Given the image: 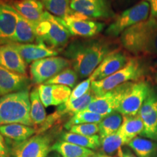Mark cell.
I'll return each mask as SVG.
<instances>
[{"label":"cell","instance_id":"6da1fadb","mask_svg":"<svg viewBox=\"0 0 157 157\" xmlns=\"http://www.w3.org/2000/svg\"><path fill=\"white\" fill-rule=\"evenodd\" d=\"M91 38L71 41L63 52V56L69 60L81 78L90 77L103 59L116 50L114 44L109 41Z\"/></svg>","mask_w":157,"mask_h":157},{"label":"cell","instance_id":"7a4b0ae2","mask_svg":"<svg viewBox=\"0 0 157 157\" xmlns=\"http://www.w3.org/2000/svg\"><path fill=\"white\" fill-rule=\"evenodd\" d=\"M123 48L137 57H151L157 55V20L149 16L127 29L120 35Z\"/></svg>","mask_w":157,"mask_h":157},{"label":"cell","instance_id":"3957f363","mask_svg":"<svg viewBox=\"0 0 157 157\" xmlns=\"http://www.w3.org/2000/svg\"><path fill=\"white\" fill-rule=\"evenodd\" d=\"M9 124L34 126L31 118L29 87L0 97V126Z\"/></svg>","mask_w":157,"mask_h":157},{"label":"cell","instance_id":"277c9868","mask_svg":"<svg viewBox=\"0 0 157 157\" xmlns=\"http://www.w3.org/2000/svg\"><path fill=\"white\" fill-rule=\"evenodd\" d=\"M145 63L137 58H130L124 67L101 81H93L91 90L95 97L101 96L121 84L129 81H137L143 78L146 73Z\"/></svg>","mask_w":157,"mask_h":157},{"label":"cell","instance_id":"5b68a950","mask_svg":"<svg viewBox=\"0 0 157 157\" xmlns=\"http://www.w3.org/2000/svg\"><path fill=\"white\" fill-rule=\"evenodd\" d=\"M36 43H43L49 48L58 50L67 44L71 34L63 23L61 18L45 11L42 20L35 26Z\"/></svg>","mask_w":157,"mask_h":157},{"label":"cell","instance_id":"8992f818","mask_svg":"<svg viewBox=\"0 0 157 157\" xmlns=\"http://www.w3.org/2000/svg\"><path fill=\"white\" fill-rule=\"evenodd\" d=\"M150 5L146 0H142L117 15L105 30L109 36H118L124 31L149 17Z\"/></svg>","mask_w":157,"mask_h":157},{"label":"cell","instance_id":"52a82bcc","mask_svg":"<svg viewBox=\"0 0 157 157\" xmlns=\"http://www.w3.org/2000/svg\"><path fill=\"white\" fill-rule=\"evenodd\" d=\"M70 66V61L64 57L52 56L40 59L31 63V80L33 83L40 85Z\"/></svg>","mask_w":157,"mask_h":157},{"label":"cell","instance_id":"ba28073f","mask_svg":"<svg viewBox=\"0 0 157 157\" xmlns=\"http://www.w3.org/2000/svg\"><path fill=\"white\" fill-rule=\"evenodd\" d=\"M151 90L150 84L146 81L130 82L117 111L123 116L137 115Z\"/></svg>","mask_w":157,"mask_h":157},{"label":"cell","instance_id":"9c48e42d","mask_svg":"<svg viewBox=\"0 0 157 157\" xmlns=\"http://www.w3.org/2000/svg\"><path fill=\"white\" fill-rule=\"evenodd\" d=\"M70 7L90 19H108L115 16L109 0H71Z\"/></svg>","mask_w":157,"mask_h":157},{"label":"cell","instance_id":"30bf717a","mask_svg":"<svg viewBox=\"0 0 157 157\" xmlns=\"http://www.w3.org/2000/svg\"><path fill=\"white\" fill-rule=\"evenodd\" d=\"M61 21L69 31L71 36L91 38L96 36L103 30L105 24L88 18L76 13L71 16L62 19Z\"/></svg>","mask_w":157,"mask_h":157},{"label":"cell","instance_id":"8fae6325","mask_svg":"<svg viewBox=\"0 0 157 157\" xmlns=\"http://www.w3.org/2000/svg\"><path fill=\"white\" fill-rule=\"evenodd\" d=\"M129 83L130 82H126L103 95L95 97L86 110L105 117L110 113L116 112L124 94L129 87Z\"/></svg>","mask_w":157,"mask_h":157},{"label":"cell","instance_id":"7c38bea8","mask_svg":"<svg viewBox=\"0 0 157 157\" xmlns=\"http://www.w3.org/2000/svg\"><path fill=\"white\" fill-rule=\"evenodd\" d=\"M144 128L140 135L157 141V93L151 90L138 113Z\"/></svg>","mask_w":157,"mask_h":157},{"label":"cell","instance_id":"4fadbf2b","mask_svg":"<svg viewBox=\"0 0 157 157\" xmlns=\"http://www.w3.org/2000/svg\"><path fill=\"white\" fill-rule=\"evenodd\" d=\"M130 58L120 50L116 49L108 55L90 78L93 81H101L124 67Z\"/></svg>","mask_w":157,"mask_h":157},{"label":"cell","instance_id":"5bb4252c","mask_svg":"<svg viewBox=\"0 0 157 157\" xmlns=\"http://www.w3.org/2000/svg\"><path fill=\"white\" fill-rule=\"evenodd\" d=\"M50 150V137L37 135L17 145L13 154L14 157H47Z\"/></svg>","mask_w":157,"mask_h":157},{"label":"cell","instance_id":"9a60e30c","mask_svg":"<svg viewBox=\"0 0 157 157\" xmlns=\"http://www.w3.org/2000/svg\"><path fill=\"white\" fill-rule=\"evenodd\" d=\"M17 23V11L7 2L0 0V45L13 43Z\"/></svg>","mask_w":157,"mask_h":157},{"label":"cell","instance_id":"2e32d148","mask_svg":"<svg viewBox=\"0 0 157 157\" xmlns=\"http://www.w3.org/2000/svg\"><path fill=\"white\" fill-rule=\"evenodd\" d=\"M31 81L26 75L15 74L0 65V97L29 88Z\"/></svg>","mask_w":157,"mask_h":157},{"label":"cell","instance_id":"e0dca14e","mask_svg":"<svg viewBox=\"0 0 157 157\" xmlns=\"http://www.w3.org/2000/svg\"><path fill=\"white\" fill-rule=\"evenodd\" d=\"M41 101L44 107L50 105H60L69 98L71 88L59 84H42L38 87Z\"/></svg>","mask_w":157,"mask_h":157},{"label":"cell","instance_id":"ac0fdd59","mask_svg":"<svg viewBox=\"0 0 157 157\" xmlns=\"http://www.w3.org/2000/svg\"><path fill=\"white\" fill-rule=\"evenodd\" d=\"M19 53L22 56L24 61L27 64L32 63L36 60L48 58V57L57 56L58 51L49 48L43 43H29V44H19L11 43Z\"/></svg>","mask_w":157,"mask_h":157},{"label":"cell","instance_id":"d6986e66","mask_svg":"<svg viewBox=\"0 0 157 157\" xmlns=\"http://www.w3.org/2000/svg\"><path fill=\"white\" fill-rule=\"evenodd\" d=\"M0 65L21 75H26L27 63L11 44L0 45Z\"/></svg>","mask_w":157,"mask_h":157},{"label":"cell","instance_id":"ffe728a7","mask_svg":"<svg viewBox=\"0 0 157 157\" xmlns=\"http://www.w3.org/2000/svg\"><path fill=\"white\" fill-rule=\"evenodd\" d=\"M13 8L35 26L40 22L44 7L40 0H14L7 2Z\"/></svg>","mask_w":157,"mask_h":157},{"label":"cell","instance_id":"44dd1931","mask_svg":"<svg viewBox=\"0 0 157 157\" xmlns=\"http://www.w3.org/2000/svg\"><path fill=\"white\" fill-rule=\"evenodd\" d=\"M36 132L34 127L22 124H9L1 125L0 133L8 140L13 141L15 145L24 142Z\"/></svg>","mask_w":157,"mask_h":157},{"label":"cell","instance_id":"7402d4cb","mask_svg":"<svg viewBox=\"0 0 157 157\" xmlns=\"http://www.w3.org/2000/svg\"><path fill=\"white\" fill-rule=\"evenodd\" d=\"M37 42V36L34 26L17 12V23L13 43L29 44Z\"/></svg>","mask_w":157,"mask_h":157},{"label":"cell","instance_id":"603a6c76","mask_svg":"<svg viewBox=\"0 0 157 157\" xmlns=\"http://www.w3.org/2000/svg\"><path fill=\"white\" fill-rule=\"evenodd\" d=\"M95 98V95H94L93 92L92 91L91 88H90L89 91L82 97L74 100V101H67L66 103L59 105L56 114L58 117L60 116L67 114V113L68 114L74 115L79 111L87 109L88 105L93 101Z\"/></svg>","mask_w":157,"mask_h":157},{"label":"cell","instance_id":"cb8c5ba5","mask_svg":"<svg viewBox=\"0 0 157 157\" xmlns=\"http://www.w3.org/2000/svg\"><path fill=\"white\" fill-rule=\"evenodd\" d=\"M51 150L58 152L62 157H93L95 153L91 149L84 148L64 140H60L51 146Z\"/></svg>","mask_w":157,"mask_h":157},{"label":"cell","instance_id":"d4e9b609","mask_svg":"<svg viewBox=\"0 0 157 157\" xmlns=\"http://www.w3.org/2000/svg\"><path fill=\"white\" fill-rule=\"evenodd\" d=\"M144 125L138 114L135 116H124L123 122L119 132L128 143L131 140L140 135L143 131Z\"/></svg>","mask_w":157,"mask_h":157},{"label":"cell","instance_id":"484cf974","mask_svg":"<svg viewBox=\"0 0 157 157\" xmlns=\"http://www.w3.org/2000/svg\"><path fill=\"white\" fill-rule=\"evenodd\" d=\"M127 146L138 157H157V143L153 140L136 137Z\"/></svg>","mask_w":157,"mask_h":157},{"label":"cell","instance_id":"4316f807","mask_svg":"<svg viewBox=\"0 0 157 157\" xmlns=\"http://www.w3.org/2000/svg\"><path fill=\"white\" fill-rule=\"evenodd\" d=\"M62 140L93 150L98 148L101 146V137L98 135L87 136L68 132L62 135Z\"/></svg>","mask_w":157,"mask_h":157},{"label":"cell","instance_id":"83f0119b","mask_svg":"<svg viewBox=\"0 0 157 157\" xmlns=\"http://www.w3.org/2000/svg\"><path fill=\"white\" fill-rule=\"evenodd\" d=\"M48 13L55 16L65 19L75 13L71 8V0H40Z\"/></svg>","mask_w":157,"mask_h":157},{"label":"cell","instance_id":"f1b7e54d","mask_svg":"<svg viewBox=\"0 0 157 157\" xmlns=\"http://www.w3.org/2000/svg\"><path fill=\"white\" fill-rule=\"evenodd\" d=\"M31 118L34 125L42 124L46 121V111L41 101L38 87H34L30 93Z\"/></svg>","mask_w":157,"mask_h":157},{"label":"cell","instance_id":"f546056e","mask_svg":"<svg viewBox=\"0 0 157 157\" xmlns=\"http://www.w3.org/2000/svg\"><path fill=\"white\" fill-rule=\"evenodd\" d=\"M122 122L123 116L117 111L105 116L103 120L98 124L101 139L118 132Z\"/></svg>","mask_w":157,"mask_h":157},{"label":"cell","instance_id":"4dcf8cb0","mask_svg":"<svg viewBox=\"0 0 157 157\" xmlns=\"http://www.w3.org/2000/svg\"><path fill=\"white\" fill-rule=\"evenodd\" d=\"M126 144L127 145L126 140L118 131L101 139V151L103 154L109 156L117 154L118 156L119 153L122 150L121 146Z\"/></svg>","mask_w":157,"mask_h":157},{"label":"cell","instance_id":"1f68e13d","mask_svg":"<svg viewBox=\"0 0 157 157\" xmlns=\"http://www.w3.org/2000/svg\"><path fill=\"white\" fill-rule=\"evenodd\" d=\"M104 117H105V116L98 114L97 113L85 109L72 116L70 120L67 121V123L65 124V128L70 129L71 127L74 126V125L82 124H99L103 120Z\"/></svg>","mask_w":157,"mask_h":157},{"label":"cell","instance_id":"d6a6232c","mask_svg":"<svg viewBox=\"0 0 157 157\" xmlns=\"http://www.w3.org/2000/svg\"><path fill=\"white\" fill-rule=\"evenodd\" d=\"M78 76L73 68H66L61 72L57 74L48 81L44 82V84H59L68 87H74L77 83Z\"/></svg>","mask_w":157,"mask_h":157},{"label":"cell","instance_id":"836d02e7","mask_svg":"<svg viewBox=\"0 0 157 157\" xmlns=\"http://www.w3.org/2000/svg\"><path fill=\"white\" fill-rule=\"evenodd\" d=\"M69 132L87 136H92L99 132V124L96 123H90L74 125L71 127Z\"/></svg>","mask_w":157,"mask_h":157},{"label":"cell","instance_id":"e575fe53","mask_svg":"<svg viewBox=\"0 0 157 157\" xmlns=\"http://www.w3.org/2000/svg\"><path fill=\"white\" fill-rule=\"evenodd\" d=\"M92 84V79L90 77L87 79L84 80L79 84H77L74 90L71 91V95L68 101H71L74 100L78 99V98L82 97V96L85 95L88 91L90 90Z\"/></svg>","mask_w":157,"mask_h":157},{"label":"cell","instance_id":"d590c367","mask_svg":"<svg viewBox=\"0 0 157 157\" xmlns=\"http://www.w3.org/2000/svg\"><path fill=\"white\" fill-rule=\"evenodd\" d=\"M146 67V69L150 71L152 74L157 71V55L148 58Z\"/></svg>","mask_w":157,"mask_h":157},{"label":"cell","instance_id":"8d00e7d4","mask_svg":"<svg viewBox=\"0 0 157 157\" xmlns=\"http://www.w3.org/2000/svg\"><path fill=\"white\" fill-rule=\"evenodd\" d=\"M0 157H10L9 151L6 146L4 137L0 133Z\"/></svg>","mask_w":157,"mask_h":157},{"label":"cell","instance_id":"74e56055","mask_svg":"<svg viewBox=\"0 0 157 157\" xmlns=\"http://www.w3.org/2000/svg\"><path fill=\"white\" fill-rule=\"evenodd\" d=\"M150 5V16L157 20V0H146Z\"/></svg>","mask_w":157,"mask_h":157},{"label":"cell","instance_id":"f35d334b","mask_svg":"<svg viewBox=\"0 0 157 157\" xmlns=\"http://www.w3.org/2000/svg\"><path fill=\"white\" fill-rule=\"evenodd\" d=\"M121 157H137L132 154V152L129 151V150H124L122 151V154H121Z\"/></svg>","mask_w":157,"mask_h":157},{"label":"cell","instance_id":"ab89813d","mask_svg":"<svg viewBox=\"0 0 157 157\" xmlns=\"http://www.w3.org/2000/svg\"><path fill=\"white\" fill-rule=\"evenodd\" d=\"M96 156L97 157H119V156H110L109 155H105L103 154H98L96 155Z\"/></svg>","mask_w":157,"mask_h":157},{"label":"cell","instance_id":"60d3db41","mask_svg":"<svg viewBox=\"0 0 157 157\" xmlns=\"http://www.w3.org/2000/svg\"><path fill=\"white\" fill-rule=\"evenodd\" d=\"M153 74H154V81H155V82H156V84H157V71L155 72V73H154Z\"/></svg>","mask_w":157,"mask_h":157},{"label":"cell","instance_id":"b9f144b4","mask_svg":"<svg viewBox=\"0 0 157 157\" xmlns=\"http://www.w3.org/2000/svg\"><path fill=\"white\" fill-rule=\"evenodd\" d=\"M50 157H62V156H58V155H53V156H52Z\"/></svg>","mask_w":157,"mask_h":157},{"label":"cell","instance_id":"7bdbcfd3","mask_svg":"<svg viewBox=\"0 0 157 157\" xmlns=\"http://www.w3.org/2000/svg\"><path fill=\"white\" fill-rule=\"evenodd\" d=\"M2 1H5V2H11V1H14V0H2Z\"/></svg>","mask_w":157,"mask_h":157},{"label":"cell","instance_id":"ee69618b","mask_svg":"<svg viewBox=\"0 0 157 157\" xmlns=\"http://www.w3.org/2000/svg\"><path fill=\"white\" fill-rule=\"evenodd\" d=\"M95 157H97V156H95Z\"/></svg>","mask_w":157,"mask_h":157}]
</instances>
